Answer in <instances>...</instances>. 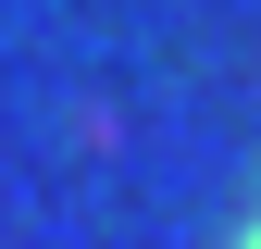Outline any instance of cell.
I'll use <instances>...</instances> for the list:
<instances>
[{"instance_id": "6da1fadb", "label": "cell", "mask_w": 261, "mask_h": 249, "mask_svg": "<svg viewBox=\"0 0 261 249\" xmlns=\"http://www.w3.org/2000/svg\"><path fill=\"white\" fill-rule=\"evenodd\" d=\"M237 249H261V225H249V237H237Z\"/></svg>"}]
</instances>
